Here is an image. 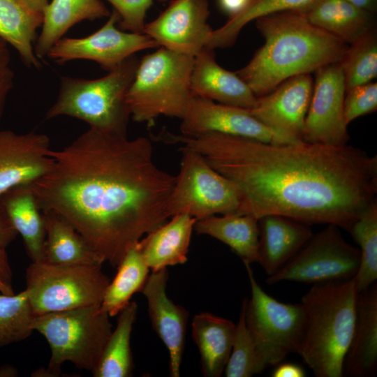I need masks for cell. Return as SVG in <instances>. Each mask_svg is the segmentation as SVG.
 <instances>
[{
  "label": "cell",
  "mask_w": 377,
  "mask_h": 377,
  "mask_svg": "<svg viewBox=\"0 0 377 377\" xmlns=\"http://www.w3.org/2000/svg\"><path fill=\"white\" fill-rule=\"evenodd\" d=\"M26 290L35 316L101 305L110 283L101 266L32 262Z\"/></svg>",
  "instance_id": "8"
},
{
  "label": "cell",
  "mask_w": 377,
  "mask_h": 377,
  "mask_svg": "<svg viewBox=\"0 0 377 377\" xmlns=\"http://www.w3.org/2000/svg\"><path fill=\"white\" fill-rule=\"evenodd\" d=\"M346 85L339 63L316 71L312 95L304 121L303 140L330 145L347 144L343 117Z\"/></svg>",
  "instance_id": "13"
},
{
  "label": "cell",
  "mask_w": 377,
  "mask_h": 377,
  "mask_svg": "<svg viewBox=\"0 0 377 377\" xmlns=\"http://www.w3.org/2000/svg\"><path fill=\"white\" fill-rule=\"evenodd\" d=\"M180 149V170L168 200V216L187 214L199 220L237 213L240 205L237 186L198 152L185 147Z\"/></svg>",
  "instance_id": "10"
},
{
  "label": "cell",
  "mask_w": 377,
  "mask_h": 377,
  "mask_svg": "<svg viewBox=\"0 0 377 377\" xmlns=\"http://www.w3.org/2000/svg\"><path fill=\"white\" fill-rule=\"evenodd\" d=\"M34 316L26 289L16 295L0 293V348L28 338Z\"/></svg>",
  "instance_id": "35"
},
{
  "label": "cell",
  "mask_w": 377,
  "mask_h": 377,
  "mask_svg": "<svg viewBox=\"0 0 377 377\" xmlns=\"http://www.w3.org/2000/svg\"><path fill=\"white\" fill-rule=\"evenodd\" d=\"M377 109V84L371 82L346 91L343 101V117L348 125L361 116Z\"/></svg>",
  "instance_id": "37"
},
{
  "label": "cell",
  "mask_w": 377,
  "mask_h": 377,
  "mask_svg": "<svg viewBox=\"0 0 377 377\" xmlns=\"http://www.w3.org/2000/svg\"><path fill=\"white\" fill-rule=\"evenodd\" d=\"M191 327L203 375L220 376L231 353L236 324L228 319L203 312L193 317Z\"/></svg>",
  "instance_id": "24"
},
{
  "label": "cell",
  "mask_w": 377,
  "mask_h": 377,
  "mask_svg": "<svg viewBox=\"0 0 377 377\" xmlns=\"http://www.w3.org/2000/svg\"><path fill=\"white\" fill-rule=\"evenodd\" d=\"M30 8L40 13H43L48 4V0H22Z\"/></svg>",
  "instance_id": "46"
},
{
  "label": "cell",
  "mask_w": 377,
  "mask_h": 377,
  "mask_svg": "<svg viewBox=\"0 0 377 377\" xmlns=\"http://www.w3.org/2000/svg\"><path fill=\"white\" fill-rule=\"evenodd\" d=\"M258 228V263L268 276L290 260L313 235L307 224L276 214L260 218Z\"/></svg>",
  "instance_id": "21"
},
{
  "label": "cell",
  "mask_w": 377,
  "mask_h": 377,
  "mask_svg": "<svg viewBox=\"0 0 377 377\" xmlns=\"http://www.w3.org/2000/svg\"><path fill=\"white\" fill-rule=\"evenodd\" d=\"M354 279L313 284L301 302L306 325L298 354L317 377H341L356 318Z\"/></svg>",
  "instance_id": "4"
},
{
  "label": "cell",
  "mask_w": 377,
  "mask_h": 377,
  "mask_svg": "<svg viewBox=\"0 0 377 377\" xmlns=\"http://www.w3.org/2000/svg\"><path fill=\"white\" fill-rule=\"evenodd\" d=\"M354 6L373 13L377 7V0H345Z\"/></svg>",
  "instance_id": "44"
},
{
  "label": "cell",
  "mask_w": 377,
  "mask_h": 377,
  "mask_svg": "<svg viewBox=\"0 0 377 377\" xmlns=\"http://www.w3.org/2000/svg\"><path fill=\"white\" fill-rule=\"evenodd\" d=\"M17 374L16 370L10 367L9 366H7L6 367L0 368V377H9V376H15Z\"/></svg>",
  "instance_id": "47"
},
{
  "label": "cell",
  "mask_w": 377,
  "mask_h": 377,
  "mask_svg": "<svg viewBox=\"0 0 377 377\" xmlns=\"http://www.w3.org/2000/svg\"><path fill=\"white\" fill-rule=\"evenodd\" d=\"M377 371V285L359 293L356 318L346 351L343 376H374Z\"/></svg>",
  "instance_id": "20"
},
{
  "label": "cell",
  "mask_w": 377,
  "mask_h": 377,
  "mask_svg": "<svg viewBox=\"0 0 377 377\" xmlns=\"http://www.w3.org/2000/svg\"><path fill=\"white\" fill-rule=\"evenodd\" d=\"M191 89L193 96L248 110L255 105L257 98L235 72L216 62L214 50L207 47L193 57Z\"/></svg>",
  "instance_id": "19"
},
{
  "label": "cell",
  "mask_w": 377,
  "mask_h": 377,
  "mask_svg": "<svg viewBox=\"0 0 377 377\" xmlns=\"http://www.w3.org/2000/svg\"><path fill=\"white\" fill-rule=\"evenodd\" d=\"M138 312L135 302H130L119 313L117 326L112 330L96 367L95 377H129L133 362L130 339Z\"/></svg>",
  "instance_id": "30"
},
{
  "label": "cell",
  "mask_w": 377,
  "mask_h": 377,
  "mask_svg": "<svg viewBox=\"0 0 377 377\" xmlns=\"http://www.w3.org/2000/svg\"><path fill=\"white\" fill-rule=\"evenodd\" d=\"M319 0H251L239 14L216 30H212L207 48H224L233 45L242 29L258 18L286 11L303 12Z\"/></svg>",
  "instance_id": "32"
},
{
  "label": "cell",
  "mask_w": 377,
  "mask_h": 377,
  "mask_svg": "<svg viewBox=\"0 0 377 377\" xmlns=\"http://www.w3.org/2000/svg\"><path fill=\"white\" fill-rule=\"evenodd\" d=\"M114 8L119 16V27L121 30L142 33L145 26L147 10L153 0H106Z\"/></svg>",
  "instance_id": "38"
},
{
  "label": "cell",
  "mask_w": 377,
  "mask_h": 377,
  "mask_svg": "<svg viewBox=\"0 0 377 377\" xmlns=\"http://www.w3.org/2000/svg\"><path fill=\"white\" fill-rule=\"evenodd\" d=\"M149 269L138 242L117 265V272L106 288L101 309L110 317L119 314L130 302L133 295L140 291L148 277Z\"/></svg>",
  "instance_id": "31"
},
{
  "label": "cell",
  "mask_w": 377,
  "mask_h": 377,
  "mask_svg": "<svg viewBox=\"0 0 377 377\" xmlns=\"http://www.w3.org/2000/svg\"><path fill=\"white\" fill-rule=\"evenodd\" d=\"M208 0H173L143 34L159 47L194 57L206 47L212 32L207 23Z\"/></svg>",
  "instance_id": "15"
},
{
  "label": "cell",
  "mask_w": 377,
  "mask_h": 377,
  "mask_svg": "<svg viewBox=\"0 0 377 377\" xmlns=\"http://www.w3.org/2000/svg\"><path fill=\"white\" fill-rule=\"evenodd\" d=\"M251 286L246 299L245 321L258 355L267 367L281 363L288 355L299 353L306 325L302 302H281L258 284L251 267L244 263Z\"/></svg>",
  "instance_id": "9"
},
{
  "label": "cell",
  "mask_w": 377,
  "mask_h": 377,
  "mask_svg": "<svg viewBox=\"0 0 377 377\" xmlns=\"http://www.w3.org/2000/svg\"><path fill=\"white\" fill-rule=\"evenodd\" d=\"M171 218L139 241L142 258L152 271L184 264L187 260L196 219L187 214H175Z\"/></svg>",
  "instance_id": "22"
},
{
  "label": "cell",
  "mask_w": 377,
  "mask_h": 377,
  "mask_svg": "<svg viewBox=\"0 0 377 377\" xmlns=\"http://www.w3.org/2000/svg\"><path fill=\"white\" fill-rule=\"evenodd\" d=\"M41 212L45 226L44 261L102 266L103 260L71 223L53 211Z\"/></svg>",
  "instance_id": "28"
},
{
  "label": "cell",
  "mask_w": 377,
  "mask_h": 377,
  "mask_svg": "<svg viewBox=\"0 0 377 377\" xmlns=\"http://www.w3.org/2000/svg\"><path fill=\"white\" fill-rule=\"evenodd\" d=\"M193 57L159 47L139 61L126 95L135 121L150 125L160 116L182 118L193 96Z\"/></svg>",
  "instance_id": "6"
},
{
  "label": "cell",
  "mask_w": 377,
  "mask_h": 377,
  "mask_svg": "<svg viewBox=\"0 0 377 377\" xmlns=\"http://www.w3.org/2000/svg\"><path fill=\"white\" fill-rule=\"evenodd\" d=\"M339 64L346 91L372 82L377 75V38L374 29L348 45Z\"/></svg>",
  "instance_id": "34"
},
{
  "label": "cell",
  "mask_w": 377,
  "mask_h": 377,
  "mask_svg": "<svg viewBox=\"0 0 377 377\" xmlns=\"http://www.w3.org/2000/svg\"><path fill=\"white\" fill-rule=\"evenodd\" d=\"M13 273L10 265L6 249L0 248V293L13 295Z\"/></svg>",
  "instance_id": "39"
},
{
  "label": "cell",
  "mask_w": 377,
  "mask_h": 377,
  "mask_svg": "<svg viewBox=\"0 0 377 377\" xmlns=\"http://www.w3.org/2000/svg\"><path fill=\"white\" fill-rule=\"evenodd\" d=\"M17 235V232L0 201V248L6 249L15 239Z\"/></svg>",
  "instance_id": "41"
},
{
  "label": "cell",
  "mask_w": 377,
  "mask_h": 377,
  "mask_svg": "<svg viewBox=\"0 0 377 377\" xmlns=\"http://www.w3.org/2000/svg\"><path fill=\"white\" fill-rule=\"evenodd\" d=\"M110 317L101 305L35 316L32 329L45 337L51 350L47 376H58L66 362L92 371L112 332Z\"/></svg>",
  "instance_id": "7"
},
{
  "label": "cell",
  "mask_w": 377,
  "mask_h": 377,
  "mask_svg": "<svg viewBox=\"0 0 377 377\" xmlns=\"http://www.w3.org/2000/svg\"><path fill=\"white\" fill-rule=\"evenodd\" d=\"M360 246V262L354 276L361 293L377 279V201L374 200L355 221L348 231Z\"/></svg>",
  "instance_id": "33"
},
{
  "label": "cell",
  "mask_w": 377,
  "mask_h": 377,
  "mask_svg": "<svg viewBox=\"0 0 377 377\" xmlns=\"http://www.w3.org/2000/svg\"><path fill=\"white\" fill-rule=\"evenodd\" d=\"M139 61L134 54L96 79L61 77L58 96L46 112L45 119L71 117L91 128L127 136L131 112L126 95Z\"/></svg>",
  "instance_id": "5"
},
{
  "label": "cell",
  "mask_w": 377,
  "mask_h": 377,
  "mask_svg": "<svg viewBox=\"0 0 377 377\" xmlns=\"http://www.w3.org/2000/svg\"><path fill=\"white\" fill-rule=\"evenodd\" d=\"M14 73L9 66L0 68V119L6 101L14 84Z\"/></svg>",
  "instance_id": "40"
},
{
  "label": "cell",
  "mask_w": 377,
  "mask_h": 377,
  "mask_svg": "<svg viewBox=\"0 0 377 377\" xmlns=\"http://www.w3.org/2000/svg\"><path fill=\"white\" fill-rule=\"evenodd\" d=\"M168 279L167 268L152 271L140 292L147 298L153 328L168 350L170 375L179 377L189 313L168 297Z\"/></svg>",
  "instance_id": "18"
},
{
  "label": "cell",
  "mask_w": 377,
  "mask_h": 377,
  "mask_svg": "<svg viewBox=\"0 0 377 377\" xmlns=\"http://www.w3.org/2000/svg\"><path fill=\"white\" fill-rule=\"evenodd\" d=\"M313 82L311 74L291 77L270 92L257 97L249 112L270 129L302 142Z\"/></svg>",
  "instance_id": "16"
},
{
  "label": "cell",
  "mask_w": 377,
  "mask_h": 377,
  "mask_svg": "<svg viewBox=\"0 0 377 377\" xmlns=\"http://www.w3.org/2000/svg\"><path fill=\"white\" fill-rule=\"evenodd\" d=\"M181 121L180 131L184 136L214 132L274 144L300 142L270 129L253 117L248 109L193 95Z\"/></svg>",
  "instance_id": "14"
},
{
  "label": "cell",
  "mask_w": 377,
  "mask_h": 377,
  "mask_svg": "<svg viewBox=\"0 0 377 377\" xmlns=\"http://www.w3.org/2000/svg\"><path fill=\"white\" fill-rule=\"evenodd\" d=\"M43 22V13L34 11L22 0H0V38L15 48L30 68L41 67L34 44Z\"/></svg>",
  "instance_id": "29"
},
{
  "label": "cell",
  "mask_w": 377,
  "mask_h": 377,
  "mask_svg": "<svg viewBox=\"0 0 377 377\" xmlns=\"http://www.w3.org/2000/svg\"><path fill=\"white\" fill-rule=\"evenodd\" d=\"M246 299H244L236 324L231 353L225 367L227 377H251L261 373L266 368L246 325Z\"/></svg>",
  "instance_id": "36"
},
{
  "label": "cell",
  "mask_w": 377,
  "mask_h": 377,
  "mask_svg": "<svg viewBox=\"0 0 377 377\" xmlns=\"http://www.w3.org/2000/svg\"><path fill=\"white\" fill-rule=\"evenodd\" d=\"M50 154L51 170L29 184L38 207L66 219L104 262L117 266L170 218L175 176L156 163L149 138L89 128Z\"/></svg>",
  "instance_id": "2"
},
{
  "label": "cell",
  "mask_w": 377,
  "mask_h": 377,
  "mask_svg": "<svg viewBox=\"0 0 377 377\" xmlns=\"http://www.w3.org/2000/svg\"><path fill=\"white\" fill-rule=\"evenodd\" d=\"M301 13L309 22L348 45L374 29L373 13L345 0H319Z\"/></svg>",
  "instance_id": "27"
},
{
  "label": "cell",
  "mask_w": 377,
  "mask_h": 377,
  "mask_svg": "<svg viewBox=\"0 0 377 377\" xmlns=\"http://www.w3.org/2000/svg\"><path fill=\"white\" fill-rule=\"evenodd\" d=\"M119 16L113 10L96 31L83 38L64 36L52 45L46 57L59 64L77 59L90 60L109 72L138 52L159 47L143 33L119 29Z\"/></svg>",
  "instance_id": "12"
},
{
  "label": "cell",
  "mask_w": 377,
  "mask_h": 377,
  "mask_svg": "<svg viewBox=\"0 0 377 377\" xmlns=\"http://www.w3.org/2000/svg\"><path fill=\"white\" fill-rule=\"evenodd\" d=\"M110 10L101 0H52L43 10V22L34 44L40 59L52 45L76 24L108 17Z\"/></svg>",
  "instance_id": "23"
},
{
  "label": "cell",
  "mask_w": 377,
  "mask_h": 377,
  "mask_svg": "<svg viewBox=\"0 0 377 377\" xmlns=\"http://www.w3.org/2000/svg\"><path fill=\"white\" fill-rule=\"evenodd\" d=\"M50 150L45 134L0 130V197L47 173L53 165Z\"/></svg>",
  "instance_id": "17"
},
{
  "label": "cell",
  "mask_w": 377,
  "mask_h": 377,
  "mask_svg": "<svg viewBox=\"0 0 377 377\" xmlns=\"http://www.w3.org/2000/svg\"><path fill=\"white\" fill-rule=\"evenodd\" d=\"M250 1L251 0H218L221 9L230 17L241 13Z\"/></svg>",
  "instance_id": "43"
},
{
  "label": "cell",
  "mask_w": 377,
  "mask_h": 377,
  "mask_svg": "<svg viewBox=\"0 0 377 377\" xmlns=\"http://www.w3.org/2000/svg\"><path fill=\"white\" fill-rule=\"evenodd\" d=\"M340 229L327 225L313 234L290 260L268 276L267 283L288 281L316 284L354 278L360 265V250L345 240Z\"/></svg>",
  "instance_id": "11"
},
{
  "label": "cell",
  "mask_w": 377,
  "mask_h": 377,
  "mask_svg": "<svg viewBox=\"0 0 377 377\" xmlns=\"http://www.w3.org/2000/svg\"><path fill=\"white\" fill-rule=\"evenodd\" d=\"M10 61L8 44L0 38V68L9 66Z\"/></svg>",
  "instance_id": "45"
},
{
  "label": "cell",
  "mask_w": 377,
  "mask_h": 377,
  "mask_svg": "<svg viewBox=\"0 0 377 377\" xmlns=\"http://www.w3.org/2000/svg\"><path fill=\"white\" fill-rule=\"evenodd\" d=\"M240 193L236 214H269L350 230L376 200L377 156L349 145L274 144L219 133L171 135Z\"/></svg>",
  "instance_id": "1"
},
{
  "label": "cell",
  "mask_w": 377,
  "mask_h": 377,
  "mask_svg": "<svg viewBox=\"0 0 377 377\" xmlns=\"http://www.w3.org/2000/svg\"><path fill=\"white\" fill-rule=\"evenodd\" d=\"M0 201L32 262L44 261L45 221L29 184L8 191Z\"/></svg>",
  "instance_id": "25"
},
{
  "label": "cell",
  "mask_w": 377,
  "mask_h": 377,
  "mask_svg": "<svg viewBox=\"0 0 377 377\" xmlns=\"http://www.w3.org/2000/svg\"><path fill=\"white\" fill-rule=\"evenodd\" d=\"M256 22L265 43L235 73L256 97L270 92L291 77L339 63L348 47L309 22L299 11L272 14Z\"/></svg>",
  "instance_id": "3"
},
{
  "label": "cell",
  "mask_w": 377,
  "mask_h": 377,
  "mask_svg": "<svg viewBox=\"0 0 377 377\" xmlns=\"http://www.w3.org/2000/svg\"><path fill=\"white\" fill-rule=\"evenodd\" d=\"M277 367L272 371V377H304L305 371L300 366L293 363L278 364Z\"/></svg>",
  "instance_id": "42"
},
{
  "label": "cell",
  "mask_w": 377,
  "mask_h": 377,
  "mask_svg": "<svg viewBox=\"0 0 377 377\" xmlns=\"http://www.w3.org/2000/svg\"><path fill=\"white\" fill-rule=\"evenodd\" d=\"M159 2H165L167 0H158Z\"/></svg>",
  "instance_id": "48"
},
{
  "label": "cell",
  "mask_w": 377,
  "mask_h": 377,
  "mask_svg": "<svg viewBox=\"0 0 377 377\" xmlns=\"http://www.w3.org/2000/svg\"><path fill=\"white\" fill-rule=\"evenodd\" d=\"M197 233L212 237L228 245L243 261L258 263V219L251 214L229 213L196 220Z\"/></svg>",
  "instance_id": "26"
}]
</instances>
